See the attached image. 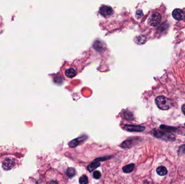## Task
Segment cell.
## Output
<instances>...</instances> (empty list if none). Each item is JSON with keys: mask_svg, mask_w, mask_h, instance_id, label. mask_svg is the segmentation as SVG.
I'll return each instance as SVG.
<instances>
[{"mask_svg": "<svg viewBox=\"0 0 185 184\" xmlns=\"http://www.w3.org/2000/svg\"><path fill=\"white\" fill-rule=\"evenodd\" d=\"M100 166V163L98 162H94L91 163L89 165H88L87 168H88V170L89 172H92Z\"/></svg>", "mask_w": 185, "mask_h": 184, "instance_id": "4fadbf2b", "label": "cell"}, {"mask_svg": "<svg viewBox=\"0 0 185 184\" xmlns=\"http://www.w3.org/2000/svg\"><path fill=\"white\" fill-rule=\"evenodd\" d=\"M161 21V16L158 13H153L149 17L148 22L150 25L153 27L158 26Z\"/></svg>", "mask_w": 185, "mask_h": 184, "instance_id": "3957f363", "label": "cell"}, {"mask_svg": "<svg viewBox=\"0 0 185 184\" xmlns=\"http://www.w3.org/2000/svg\"><path fill=\"white\" fill-rule=\"evenodd\" d=\"M182 112H184V113L185 115V104H184L182 106Z\"/></svg>", "mask_w": 185, "mask_h": 184, "instance_id": "d6986e66", "label": "cell"}, {"mask_svg": "<svg viewBox=\"0 0 185 184\" xmlns=\"http://www.w3.org/2000/svg\"><path fill=\"white\" fill-rule=\"evenodd\" d=\"M15 165V162L9 158L5 159L2 163V167L5 170H10Z\"/></svg>", "mask_w": 185, "mask_h": 184, "instance_id": "9c48e42d", "label": "cell"}, {"mask_svg": "<svg viewBox=\"0 0 185 184\" xmlns=\"http://www.w3.org/2000/svg\"><path fill=\"white\" fill-rule=\"evenodd\" d=\"M155 103L160 109L167 110L172 106L173 102L170 99L163 96H160L155 99Z\"/></svg>", "mask_w": 185, "mask_h": 184, "instance_id": "6da1fadb", "label": "cell"}, {"mask_svg": "<svg viewBox=\"0 0 185 184\" xmlns=\"http://www.w3.org/2000/svg\"><path fill=\"white\" fill-rule=\"evenodd\" d=\"M87 139V137L86 135H82L80 137H79L77 139H74L72 141L70 142L69 143V146L70 148H75L77 146L81 144L85 140Z\"/></svg>", "mask_w": 185, "mask_h": 184, "instance_id": "8992f818", "label": "cell"}, {"mask_svg": "<svg viewBox=\"0 0 185 184\" xmlns=\"http://www.w3.org/2000/svg\"><path fill=\"white\" fill-rule=\"evenodd\" d=\"M79 182L81 184H87L88 182V177L86 175H84L82 176L80 178Z\"/></svg>", "mask_w": 185, "mask_h": 184, "instance_id": "9a60e30c", "label": "cell"}, {"mask_svg": "<svg viewBox=\"0 0 185 184\" xmlns=\"http://www.w3.org/2000/svg\"><path fill=\"white\" fill-rule=\"evenodd\" d=\"M157 172L159 175L163 176L167 175V170L165 167L163 166H159L157 169Z\"/></svg>", "mask_w": 185, "mask_h": 184, "instance_id": "7c38bea8", "label": "cell"}, {"mask_svg": "<svg viewBox=\"0 0 185 184\" xmlns=\"http://www.w3.org/2000/svg\"><path fill=\"white\" fill-rule=\"evenodd\" d=\"M138 38L139 39H138V43H139V44H144L146 42V37L144 36H139Z\"/></svg>", "mask_w": 185, "mask_h": 184, "instance_id": "2e32d148", "label": "cell"}, {"mask_svg": "<svg viewBox=\"0 0 185 184\" xmlns=\"http://www.w3.org/2000/svg\"><path fill=\"white\" fill-rule=\"evenodd\" d=\"M64 75L66 77L69 78H72L74 77L75 76L77 75V69L73 67H66L64 70Z\"/></svg>", "mask_w": 185, "mask_h": 184, "instance_id": "52a82bcc", "label": "cell"}, {"mask_svg": "<svg viewBox=\"0 0 185 184\" xmlns=\"http://www.w3.org/2000/svg\"><path fill=\"white\" fill-rule=\"evenodd\" d=\"M172 16L178 21L184 20L185 18V13L180 9H175L172 12Z\"/></svg>", "mask_w": 185, "mask_h": 184, "instance_id": "277c9868", "label": "cell"}, {"mask_svg": "<svg viewBox=\"0 0 185 184\" xmlns=\"http://www.w3.org/2000/svg\"><path fill=\"white\" fill-rule=\"evenodd\" d=\"M100 13L104 17H108L113 14L112 8L109 6L103 5L100 9Z\"/></svg>", "mask_w": 185, "mask_h": 184, "instance_id": "5b68a950", "label": "cell"}, {"mask_svg": "<svg viewBox=\"0 0 185 184\" xmlns=\"http://www.w3.org/2000/svg\"><path fill=\"white\" fill-rule=\"evenodd\" d=\"M66 173L67 176L69 178H72L75 175V171L72 167H70L67 170Z\"/></svg>", "mask_w": 185, "mask_h": 184, "instance_id": "5bb4252c", "label": "cell"}, {"mask_svg": "<svg viewBox=\"0 0 185 184\" xmlns=\"http://www.w3.org/2000/svg\"><path fill=\"white\" fill-rule=\"evenodd\" d=\"M134 167L135 165L134 164H130L126 166H124L122 168V170L124 173H131V172H132L134 170Z\"/></svg>", "mask_w": 185, "mask_h": 184, "instance_id": "8fae6325", "label": "cell"}, {"mask_svg": "<svg viewBox=\"0 0 185 184\" xmlns=\"http://www.w3.org/2000/svg\"><path fill=\"white\" fill-rule=\"evenodd\" d=\"M154 137L163 139V140H173L175 139V137L173 135L170 133L163 132L162 131H155L154 132Z\"/></svg>", "mask_w": 185, "mask_h": 184, "instance_id": "7a4b0ae2", "label": "cell"}, {"mask_svg": "<svg viewBox=\"0 0 185 184\" xmlns=\"http://www.w3.org/2000/svg\"><path fill=\"white\" fill-rule=\"evenodd\" d=\"M136 138L134 139H131L130 140H127L126 141H125L123 143H122L121 146L123 148H131V146H133V145H134V144H136Z\"/></svg>", "mask_w": 185, "mask_h": 184, "instance_id": "30bf717a", "label": "cell"}, {"mask_svg": "<svg viewBox=\"0 0 185 184\" xmlns=\"http://www.w3.org/2000/svg\"><path fill=\"white\" fill-rule=\"evenodd\" d=\"M124 129L130 132H142L145 130V127L144 126L133 125H126L124 126Z\"/></svg>", "mask_w": 185, "mask_h": 184, "instance_id": "ba28073f", "label": "cell"}, {"mask_svg": "<svg viewBox=\"0 0 185 184\" xmlns=\"http://www.w3.org/2000/svg\"></svg>", "mask_w": 185, "mask_h": 184, "instance_id": "44dd1931", "label": "cell"}, {"mask_svg": "<svg viewBox=\"0 0 185 184\" xmlns=\"http://www.w3.org/2000/svg\"><path fill=\"white\" fill-rule=\"evenodd\" d=\"M179 152L181 154H185V145H183L181 146L179 150Z\"/></svg>", "mask_w": 185, "mask_h": 184, "instance_id": "ac0fdd59", "label": "cell"}, {"mask_svg": "<svg viewBox=\"0 0 185 184\" xmlns=\"http://www.w3.org/2000/svg\"><path fill=\"white\" fill-rule=\"evenodd\" d=\"M101 173L99 171H95L94 173H93V177L94 178L96 179H99L101 178Z\"/></svg>", "mask_w": 185, "mask_h": 184, "instance_id": "e0dca14e", "label": "cell"}, {"mask_svg": "<svg viewBox=\"0 0 185 184\" xmlns=\"http://www.w3.org/2000/svg\"><path fill=\"white\" fill-rule=\"evenodd\" d=\"M49 184H58V183L56 182V181H50L49 183Z\"/></svg>", "mask_w": 185, "mask_h": 184, "instance_id": "ffe728a7", "label": "cell"}]
</instances>
